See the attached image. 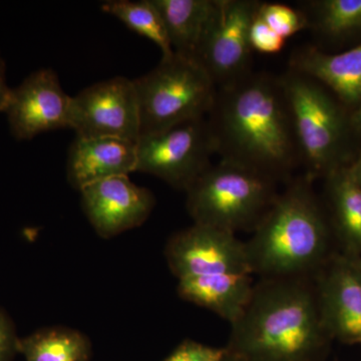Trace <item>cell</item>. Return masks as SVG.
<instances>
[{"instance_id": "obj_1", "label": "cell", "mask_w": 361, "mask_h": 361, "mask_svg": "<svg viewBox=\"0 0 361 361\" xmlns=\"http://www.w3.org/2000/svg\"><path fill=\"white\" fill-rule=\"evenodd\" d=\"M207 116L222 161L274 180L301 160L279 80L248 73L220 87Z\"/></svg>"}, {"instance_id": "obj_2", "label": "cell", "mask_w": 361, "mask_h": 361, "mask_svg": "<svg viewBox=\"0 0 361 361\" xmlns=\"http://www.w3.org/2000/svg\"><path fill=\"white\" fill-rule=\"evenodd\" d=\"M231 325L227 349L248 361H315L327 330L317 299L299 278L255 285Z\"/></svg>"}, {"instance_id": "obj_3", "label": "cell", "mask_w": 361, "mask_h": 361, "mask_svg": "<svg viewBox=\"0 0 361 361\" xmlns=\"http://www.w3.org/2000/svg\"><path fill=\"white\" fill-rule=\"evenodd\" d=\"M245 245L252 274L266 279L299 278L320 262L326 228L307 182L275 198Z\"/></svg>"}, {"instance_id": "obj_4", "label": "cell", "mask_w": 361, "mask_h": 361, "mask_svg": "<svg viewBox=\"0 0 361 361\" xmlns=\"http://www.w3.org/2000/svg\"><path fill=\"white\" fill-rule=\"evenodd\" d=\"M134 84L139 99L141 135L206 118L217 94V85L203 66L175 51L172 56H161L160 63L135 78Z\"/></svg>"}, {"instance_id": "obj_5", "label": "cell", "mask_w": 361, "mask_h": 361, "mask_svg": "<svg viewBox=\"0 0 361 361\" xmlns=\"http://www.w3.org/2000/svg\"><path fill=\"white\" fill-rule=\"evenodd\" d=\"M273 180L236 164L211 165L187 190V210L194 224L235 233L257 225L276 195Z\"/></svg>"}, {"instance_id": "obj_6", "label": "cell", "mask_w": 361, "mask_h": 361, "mask_svg": "<svg viewBox=\"0 0 361 361\" xmlns=\"http://www.w3.org/2000/svg\"><path fill=\"white\" fill-rule=\"evenodd\" d=\"M279 82L290 111L300 159L310 175L320 174L330 167L341 142V113L312 78L290 71Z\"/></svg>"}, {"instance_id": "obj_7", "label": "cell", "mask_w": 361, "mask_h": 361, "mask_svg": "<svg viewBox=\"0 0 361 361\" xmlns=\"http://www.w3.org/2000/svg\"><path fill=\"white\" fill-rule=\"evenodd\" d=\"M215 142L206 118L180 123L137 141L135 172L155 176L186 192L210 167Z\"/></svg>"}, {"instance_id": "obj_8", "label": "cell", "mask_w": 361, "mask_h": 361, "mask_svg": "<svg viewBox=\"0 0 361 361\" xmlns=\"http://www.w3.org/2000/svg\"><path fill=\"white\" fill-rule=\"evenodd\" d=\"M261 2L216 0V9L195 61L217 87L248 75L252 49L249 32Z\"/></svg>"}, {"instance_id": "obj_9", "label": "cell", "mask_w": 361, "mask_h": 361, "mask_svg": "<svg viewBox=\"0 0 361 361\" xmlns=\"http://www.w3.org/2000/svg\"><path fill=\"white\" fill-rule=\"evenodd\" d=\"M70 129L78 137L137 142L141 135V116L134 80L110 78L71 97Z\"/></svg>"}, {"instance_id": "obj_10", "label": "cell", "mask_w": 361, "mask_h": 361, "mask_svg": "<svg viewBox=\"0 0 361 361\" xmlns=\"http://www.w3.org/2000/svg\"><path fill=\"white\" fill-rule=\"evenodd\" d=\"M166 259L178 280L213 274H252L246 245L235 233L194 224L169 239Z\"/></svg>"}, {"instance_id": "obj_11", "label": "cell", "mask_w": 361, "mask_h": 361, "mask_svg": "<svg viewBox=\"0 0 361 361\" xmlns=\"http://www.w3.org/2000/svg\"><path fill=\"white\" fill-rule=\"evenodd\" d=\"M71 97L51 68L35 71L11 90L6 111L18 140H30L49 130L70 129Z\"/></svg>"}, {"instance_id": "obj_12", "label": "cell", "mask_w": 361, "mask_h": 361, "mask_svg": "<svg viewBox=\"0 0 361 361\" xmlns=\"http://www.w3.org/2000/svg\"><path fill=\"white\" fill-rule=\"evenodd\" d=\"M80 193L85 216L104 239L144 224L156 204L153 193L134 184L129 176L99 180L82 188Z\"/></svg>"}, {"instance_id": "obj_13", "label": "cell", "mask_w": 361, "mask_h": 361, "mask_svg": "<svg viewBox=\"0 0 361 361\" xmlns=\"http://www.w3.org/2000/svg\"><path fill=\"white\" fill-rule=\"evenodd\" d=\"M137 167V142L116 137H78L68 149V183L82 188L118 176H129Z\"/></svg>"}, {"instance_id": "obj_14", "label": "cell", "mask_w": 361, "mask_h": 361, "mask_svg": "<svg viewBox=\"0 0 361 361\" xmlns=\"http://www.w3.org/2000/svg\"><path fill=\"white\" fill-rule=\"evenodd\" d=\"M291 71L326 85L348 106L361 104V44L337 54L305 47L294 54Z\"/></svg>"}, {"instance_id": "obj_15", "label": "cell", "mask_w": 361, "mask_h": 361, "mask_svg": "<svg viewBox=\"0 0 361 361\" xmlns=\"http://www.w3.org/2000/svg\"><path fill=\"white\" fill-rule=\"evenodd\" d=\"M254 287L252 274H213L179 279L177 292L233 324L245 311Z\"/></svg>"}, {"instance_id": "obj_16", "label": "cell", "mask_w": 361, "mask_h": 361, "mask_svg": "<svg viewBox=\"0 0 361 361\" xmlns=\"http://www.w3.org/2000/svg\"><path fill=\"white\" fill-rule=\"evenodd\" d=\"M318 301L327 330L348 341L361 339V273L349 266L337 268L322 285Z\"/></svg>"}, {"instance_id": "obj_17", "label": "cell", "mask_w": 361, "mask_h": 361, "mask_svg": "<svg viewBox=\"0 0 361 361\" xmlns=\"http://www.w3.org/2000/svg\"><path fill=\"white\" fill-rule=\"evenodd\" d=\"M176 54L196 58L216 9V0H153Z\"/></svg>"}, {"instance_id": "obj_18", "label": "cell", "mask_w": 361, "mask_h": 361, "mask_svg": "<svg viewBox=\"0 0 361 361\" xmlns=\"http://www.w3.org/2000/svg\"><path fill=\"white\" fill-rule=\"evenodd\" d=\"M20 353L26 361H90L92 342L78 329L44 327L20 338Z\"/></svg>"}, {"instance_id": "obj_19", "label": "cell", "mask_w": 361, "mask_h": 361, "mask_svg": "<svg viewBox=\"0 0 361 361\" xmlns=\"http://www.w3.org/2000/svg\"><path fill=\"white\" fill-rule=\"evenodd\" d=\"M104 13L115 16L133 32L153 42L163 56L174 54L165 23L153 0H113L102 4Z\"/></svg>"}, {"instance_id": "obj_20", "label": "cell", "mask_w": 361, "mask_h": 361, "mask_svg": "<svg viewBox=\"0 0 361 361\" xmlns=\"http://www.w3.org/2000/svg\"><path fill=\"white\" fill-rule=\"evenodd\" d=\"M337 219L344 237L355 248H361V186L351 179L348 170L334 178Z\"/></svg>"}, {"instance_id": "obj_21", "label": "cell", "mask_w": 361, "mask_h": 361, "mask_svg": "<svg viewBox=\"0 0 361 361\" xmlns=\"http://www.w3.org/2000/svg\"><path fill=\"white\" fill-rule=\"evenodd\" d=\"M313 21L319 32L341 37L361 30V0L312 2Z\"/></svg>"}, {"instance_id": "obj_22", "label": "cell", "mask_w": 361, "mask_h": 361, "mask_svg": "<svg viewBox=\"0 0 361 361\" xmlns=\"http://www.w3.org/2000/svg\"><path fill=\"white\" fill-rule=\"evenodd\" d=\"M258 16L284 39L293 37L310 25L305 13L281 4L261 2Z\"/></svg>"}, {"instance_id": "obj_23", "label": "cell", "mask_w": 361, "mask_h": 361, "mask_svg": "<svg viewBox=\"0 0 361 361\" xmlns=\"http://www.w3.org/2000/svg\"><path fill=\"white\" fill-rule=\"evenodd\" d=\"M227 348H212L191 339L180 342L164 361H221Z\"/></svg>"}, {"instance_id": "obj_24", "label": "cell", "mask_w": 361, "mask_h": 361, "mask_svg": "<svg viewBox=\"0 0 361 361\" xmlns=\"http://www.w3.org/2000/svg\"><path fill=\"white\" fill-rule=\"evenodd\" d=\"M249 40L253 51L265 54H278L285 45V39L273 32L269 25L259 18L258 13L252 23Z\"/></svg>"}, {"instance_id": "obj_25", "label": "cell", "mask_w": 361, "mask_h": 361, "mask_svg": "<svg viewBox=\"0 0 361 361\" xmlns=\"http://www.w3.org/2000/svg\"><path fill=\"white\" fill-rule=\"evenodd\" d=\"M20 337L8 314L0 308V361H13L18 350Z\"/></svg>"}, {"instance_id": "obj_26", "label": "cell", "mask_w": 361, "mask_h": 361, "mask_svg": "<svg viewBox=\"0 0 361 361\" xmlns=\"http://www.w3.org/2000/svg\"><path fill=\"white\" fill-rule=\"evenodd\" d=\"M11 90L7 87L6 80V66L0 58V111H4L7 102L11 96Z\"/></svg>"}, {"instance_id": "obj_27", "label": "cell", "mask_w": 361, "mask_h": 361, "mask_svg": "<svg viewBox=\"0 0 361 361\" xmlns=\"http://www.w3.org/2000/svg\"><path fill=\"white\" fill-rule=\"evenodd\" d=\"M348 172L351 179L361 186V158L358 160L357 163L355 164L353 167L348 170Z\"/></svg>"}, {"instance_id": "obj_28", "label": "cell", "mask_w": 361, "mask_h": 361, "mask_svg": "<svg viewBox=\"0 0 361 361\" xmlns=\"http://www.w3.org/2000/svg\"><path fill=\"white\" fill-rule=\"evenodd\" d=\"M221 361H248L245 360V358L241 357V356L236 355V353H231V351L228 350L227 353H226V355H224V357H223V360Z\"/></svg>"}, {"instance_id": "obj_29", "label": "cell", "mask_w": 361, "mask_h": 361, "mask_svg": "<svg viewBox=\"0 0 361 361\" xmlns=\"http://www.w3.org/2000/svg\"><path fill=\"white\" fill-rule=\"evenodd\" d=\"M353 125L355 129H357L361 132V104L360 109H358V110L355 111V115H353Z\"/></svg>"}, {"instance_id": "obj_30", "label": "cell", "mask_w": 361, "mask_h": 361, "mask_svg": "<svg viewBox=\"0 0 361 361\" xmlns=\"http://www.w3.org/2000/svg\"><path fill=\"white\" fill-rule=\"evenodd\" d=\"M360 342H361V339H360Z\"/></svg>"}]
</instances>
